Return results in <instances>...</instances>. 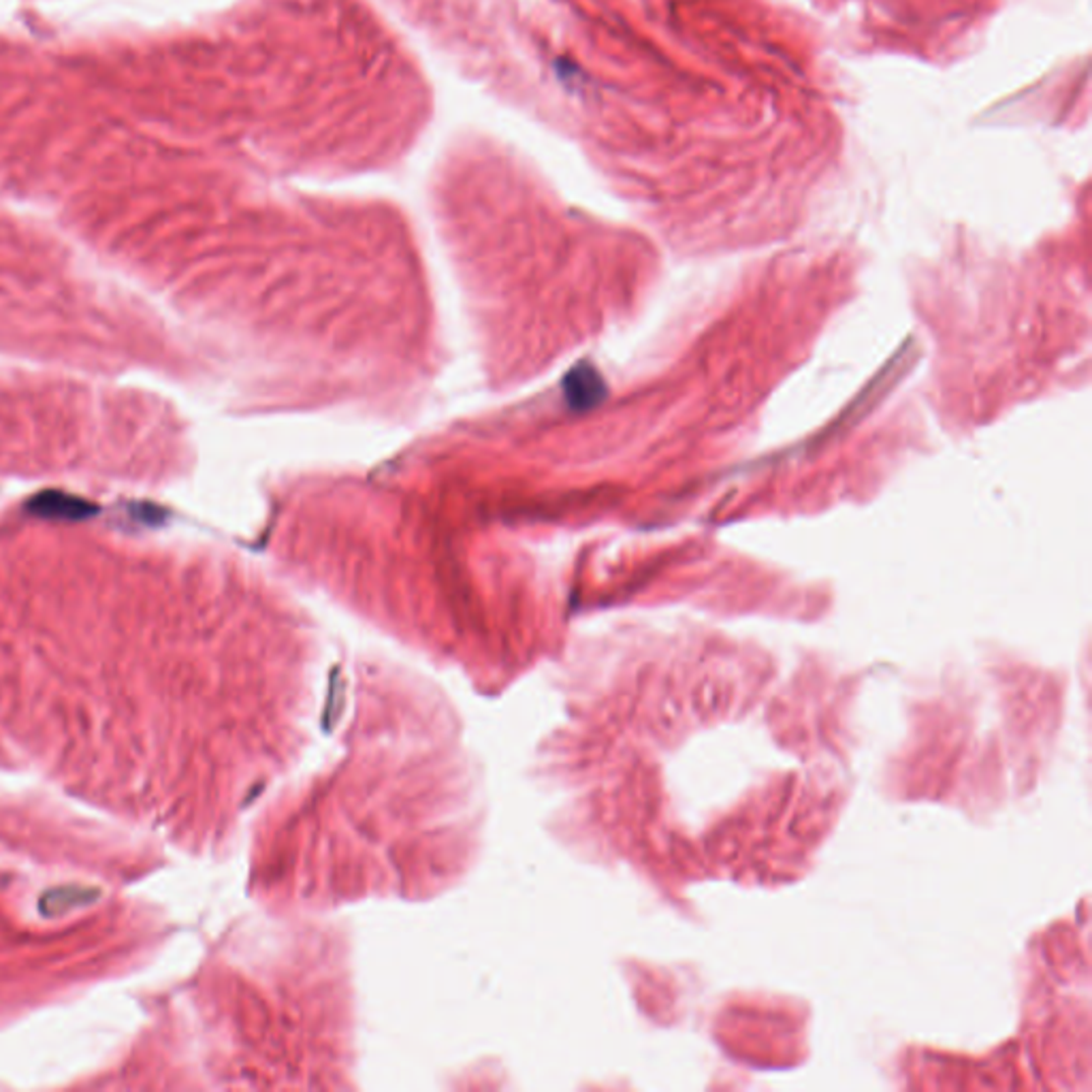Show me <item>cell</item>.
<instances>
[{"instance_id": "cell-1", "label": "cell", "mask_w": 1092, "mask_h": 1092, "mask_svg": "<svg viewBox=\"0 0 1092 1092\" xmlns=\"http://www.w3.org/2000/svg\"><path fill=\"white\" fill-rule=\"evenodd\" d=\"M30 508H33V512H37V515H41V517L62 519V521H67V519L69 521L88 519L92 512L97 510L90 502L67 496V494H60V491H48V494H41L39 498H35L30 502Z\"/></svg>"}]
</instances>
